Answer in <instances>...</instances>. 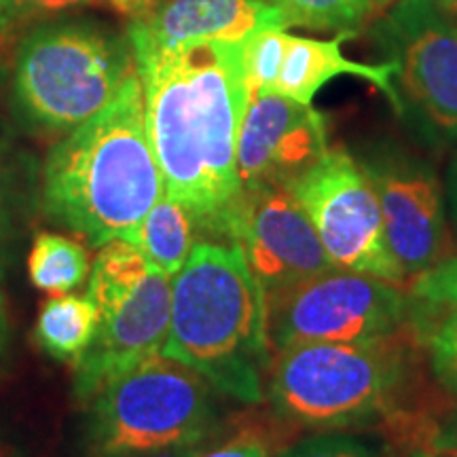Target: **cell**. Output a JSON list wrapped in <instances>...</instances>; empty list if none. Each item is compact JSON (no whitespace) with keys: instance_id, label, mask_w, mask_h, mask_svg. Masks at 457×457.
<instances>
[{"instance_id":"6da1fadb","label":"cell","mask_w":457,"mask_h":457,"mask_svg":"<svg viewBox=\"0 0 457 457\" xmlns=\"http://www.w3.org/2000/svg\"><path fill=\"white\" fill-rule=\"evenodd\" d=\"M245 41L131 47L165 193L214 227L239 193L237 138L250 100Z\"/></svg>"},{"instance_id":"7a4b0ae2","label":"cell","mask_w":457,"mask_h":457,"mask_svg":"<svg viewBox=\"0 0 457 457\" xmlns=\"http://www.w3.org/2000/svg\"><path fill=\"white\" fill-rule=\"evenodd\" d=\"M163 195L134 71L104 111L51 148L43 202L55 220L100 248L114 237L134 242L140 222Z\"/></svg>"},{"instance_id":"3957f363","label":"cell","mask_w":457,"mask_h":457,"mask_svg":"<svg viewBox=\"0 0 457 457\" xmlns=\"http://www.w3.org/2000/svg\"><path fill=\"white\" fill-rule=\"evenodd\" d=\"M163 356L179 360L222 394L256 404L271 369L267 299L242 250L202 242L171 278Z\"/></svg>"},{"instance_id":"277c9868","label":"cell","mask_w":457,"mask_h":457,"mask_svg":"<svg viewBox=\"0 0 457 457\" xmlns=\"http://www.w3.org/2000/svg\"><path fill=\"white\" fill-rule=\"evenodd\" d=\"M407 327L369 343H303L278 352L270 369V400L299 426H362L398 409L413 360Z\"/></svg>"},{"instance_id":"5b68a950","label":"cell","mask_w":457,"mask_h":457,"mask_svg":"<svg viewBox=\"0 0 457 457\" xmlns=\"http://www.w3.org/2000/svg\"><path fill=\"white\" fill-rule=\"evenodd\" d=\"M214 387L179 360L155 353L89 400V457H142L199 445L214 421Z\"/></svg>"},{"instance_id":"8992f818","label":"cell","mask_w":457,"mask_h":457,"mask_svg":"<svg viewBox=\"0 0 457 457\" xmlns=\"http://www.w3.org/2000/svg\"><path fill=\"white\" fill-rule=\"evenodd\" d=\"M134 71V51L112 34L87 24H54L21 45L15 91L34 121L74 129L104 111Z\"/></svg>"},{"instance_id":"52a82bcc","label":"cell","mask_w":457,"mask_h":457,"mask_svg":"<svg viewBox=\"0 0 457 457\" xmlns=\"http://www.w3.org/2000/svg\"><path fill=\"white\" fill-rule=\"evenodd\" d=\"M373 38L396 64L400 117L424 145H455L457 21L436 0H398L373 26Z\"/></svg>"},{"instance_id":"ba28073f","label":"cell","mask_w":457,"mask_h":457,"mask_svg":"<svg viewBox=\"0 0 457 457\" xmlns=\"http://www.w3.org/2000/svg\"><path fill=\"white\" fill-rule=\"evenodd\" d=\"M407 327V295L367 273L333 267L267 301L273 352L303 343H369Z\"/></svg>"},{"instance_id":"9c48e42d","label":"cell","mask_w":457,"mask_h":457,"mask_svg":"<svg viewBox=\"0 0 457 457\" xmlns=\"http://www.w3.org/2000/svg\"><path fill=\"white\" fill-rule=\"evenodd\" d=\"M290 191L310 216L335 267L404 286L407 278L387 245L373 187L345 148H328Z\"/></svg>"},{"instance_id":"30bf717a","label":"cell","mask_w":457,"mask_h":457,"mask_svg":"<svg viewBox=\"0 0 457 457\" xmlns=\"http://www.w3.org/2000/svg\"><path fill=\"white\" fill-rule=\"evenodd\" d=\"M358 163L373 187L387 245L407 282L455 254L443 185L426 159L384 140Z\"/></svg>"},{"instance_id":"8fae6325","label":"cell","mask_w":457,"mask_h":457,"mask_svg":"<svg viewBox=\"0 0 457 457\" xmlns=\"http://www.w3.org/2000/svg\"><path fill=\"white\" fill-rule=\"evenodd\" d=\"M220 227L242 250L267 301L335 267L310 216L286 187L242 188Z\"/></svg>"},{"instance_id":"7c38bea8","label":"cell","mask_w":457,"mask_h":457,"mask_svg":"<svg viewBox=\"0 0 457 457\" xmlns=\"http://www.w3.org/2000/svg\"><path fill=\"white\" fill-rule=\"evenodd\" d=\"M327 151V123L312 104L278 94L250 96L237 138L239 191L293 188Z\"/></svg>"},{"instance_id":"4fadbf2b","label":"cell","mask_w":457,"mask_h":457,"mask_svg":"<svg viewBox=\"0 0 457 457\" xmlns=\"http://www.w3.org/2000/svg\"><path fill=\"white\" fill-rule=\"evenodd\" d=\"M171 316V276L151 270L138 293L100 320L94 339L72 360L74 394L87 404L102 387L162 353Z\"/></svg>"},{"instance_id":"5bb4252c","label":"cell","mask_w":457,"mask_h":457,"mask_svg":"<svg viewBox=\"0 0 457 457\" xmlns=\"http://www.w3.org/2000/svg\"><path fill=\"white\" fill-rule=\"evenodd\" d=\"M288 21L273 0H163L131 20V47H171L193 41H245Z\"/></svg>"},{"instance_id":"9a60e30c","label":"cell","mask_w":457,"mask_h":457,"mask_svg":"<svg viewBox=\"0 0 457 457\" xmlns=\"http://www.w3.org/2000/svg\"><path fill=\"white\" fill-rule=\"evenodd\" d=\"M407 330L434 379L457 396V254L409 279Z\"/></svg>"},{"instance_id":"2e32d148","label":"cell","mask_w":457,"mask_h":457,"mask_svg":"<svg viewBox=\"0 0 457 457\" xmlns=\"http://www.w3.org/2000/svg\"><path fill=\"white\" fill-rule=\"evenodd\" d=\"M353 32H339V37L330 41H318V38L295 37L286 32L282 60H279L278 77L273 81L270 94L284 96L301 104H312L320 89L337 77H360L373 83L377 89L384 91L390 100L394 111H400V100L394 87V74L396 64L392 60L381 64H362L352 62L343 55L341 45L350 41Z\"/></svg>"},{"instance_id":"e0dca14e","label":"cell","mask_w":457,"mask_h":457,"mask_svg":"<svg viewBox=\"0 0 457 457\" xmlns=\"http://www.w3.org/2000/svg\"><path fill=\"white\" fill-rule=\"evenodd\" d=\"M195 216L185 205L165 193L140 222L134 244L153 270L174 278L195 248Z\"/></svg>"},{"instance_id":"ac0fdd59","label":"cell","mask_w":457,"mask_h":457,"mask_svg":"<svg viewBox=\"0 0 457 457\" xmlns=\"http://www.w3.org/2000/svg\"><path fill=\"white\" fill-rule=\"evenodd\" d=\"M151 270V262L129 239L114 237L100 245L87 286V299L98 310L100 320H106L121 310L125 303L138 293Z\"/></svg>"},{"instance_id":"d6986e66","label":"cell","mask_w":457,"mask_h":457,"mask_svg":"<svg viewBox=\"0 0 457 457\" xmlns=\"http://www.w3.org/2000/svg\"><path fill=\"white\" fill-rule=\"evenodd\" d=\"M100 316L87 296L60 295L45 303L37 322V341L49 356L74 360L94 339Z\"/></svg>"},{"instance_id":"ffe728a7","label":"cell","mask_w":457,"mask_h":457,"mask_svg":"<svg viewBox=\"0 0 457 457\" xmlns=\"http://www.w3.org/2000/svg\"><path fill=\"white\" fill-rule=\"evenodd\" d=\"M28 273L38 290L68 295L89 276V256L81 244L55 233H41L28 256Z\"/></svg>"},{"instance_id":"44dd1931","label":"cell","mask_w":457,"mask_h":457,"mask_svg":"<svg viewBox=\"0 0 457 457\" xmlns=\"http://www.w3.org/2000/svg\"><path fill=\"white\" fill-rule=\"evenodd\" d=\"M288 26L353 32L387 0H273Z\"/></svg>"},{"instance_id":"7402d4cb","label":"cell","mask_w":457,"mask_h":457,"mask_svg":"<svg viewBox=\"0 0 457 457\" xmlns=\"http://www.w3.org/2000/svg\"><path fill=\"white\" fill-rule=\"evenodd\" d=\"M421 443L420 449L457 457V396L451 404H441L436 411H407L398 420L396 430Z\"/></svg>"},{"instance_id":"603a6c76","label":"cell","mask_w":457,"mask_h":457,"mask_svg":"<svg viewBox=\"0 0 457 457\" xmlns=\"http://www.w3.org/2000/svg\"><path fill=\"white\" fill-rule=\"evenodd\" d=\"M276 457H375V451L350 434H316L290 445Z\"/></svg>"},{"instance_id":"cb8c5ba5","label":"cell","mask_w":457,"mask_h":457,"mask_svg":"<svg viewBox=\"0 0 457 457\" xmlns=\"http://www.w3.org/2000/svg\"><path fill=\"white\" fill-rule=\"evenodd\" d=\"M197 457H273L270 447L256 434H239L208 451H199Z\"/></svg>"},{"instance_id":"d4e9b609","label":"cell","mask_w":457,"mask_h":457,"mask_svg":"<svg viewBox=\"0 0 457 457\" xmlns=\"http://www.w3.org/2000/svg\"><path fill=\"white\" fill-rule=\"evenodd\" d=\"M96 3V0H20V11H32V13H57L83 4Z\"/></svg>"},{"instance_id":"484cf974","label":"cell","mask_w":457,"mask_h":457,"mask_svg":"<svg viewBox=\"0 0 457 457\" xmlns=\"http://www.w3.org/2000/svg\"><path fill=\"white\" fill-rule=\"evenodd\" d=\"M108 3H111L119 13L128 15L129 20H136V17L145 15L153 7L162 4L163 0H108Z\"/></svg>"},{"instance_id":"4316f807","label":"cell","mask_w":457,"mask_h":457,"mask_svg":"<svg viewBox=\"0 0 457 457\" xmlns=\"http://www.w3.org/2000/svg\"><path fill=\"white\" fill-rule=\"evenodd\" d=\"M445 193H447V208L451 214V222H453L455 233H457V153L449 163L447 187H445Z\"/></svg>"},{"instance_id":"83f0119b","label":"cell","mask_w":457,"mask_h":457,"mask_svg":"<svg viewBox=\"0 0 457 457\" xmlns=\"http://www.w3.org/2000/svg\"><path fill=\"white\" fill-rule=\"evenodd\" d=\"M20 11V0H0V32L9 26V21L13 20Z\"/></svg>"},{"instance_id":"f1b7e54d","label":"cell","mask_w":457,"mask_h":457,"mask_svg":"<svg viewBox=\"0 0 457 457\" xmlns=\"http://www.w3.org/2000/svg\"><path fill=\"white\" fill-rule=\"evenodd\" d=\"M197 453H199L197 445H185V447L163 449V451H157V453H148L142 457H197Z\"/></svg>"},{"instance_id":"f546056e","label":"cell","mask_w":457,"mask_h":457,"mask_svg":"<svg viewBox=\"0 0 457 457\" xmlns=\"http://www.w3.org/2000/svg\"><path fill=\"white\" fill-rule=\"evenodd\" d=\"M4 341H7V316H4L3 296H0V353L4 350Z\"/></svg>"},{"instance_id":"4dcf8cb0","label":"cell","mask_w":457,"mask_h":457,"mask_svg":"<svg viewBox=\"0 0 457 457\" xmlns=\"http://www.w3.org/2000/svg\"><path fill=\"white\" fill-rule=\"evenodd\" d=\"M438 7H441L449 17H453L457 21V0H436Z\"/></svg>"},{"instance_id":"1f68e13d","label":"cell","mask_w":457,"mask_h":457,"mask_svg":"<svg viewBox=\"0 0 457 457\" xmlns=\"http://www.w3.org/2000/svg\"><path fill=\"white\" fill-rule=\"evenodd\" d=\"M404 457H449V455L434 453V451H428V449H415V451H411V453L404 455Z\"/></svg>"},{"instance_id":"d6a6232c","label":"cell","mask_w":457,"mask_h":457,"mask_svg":"<svg viewBox=\"0 0 457 457\" xmlns=\"http://www.w3.org/2000/svg\"><path fill=\"white\" fill-rule=\"evenodd\" d=\"M0 457H15V453L9 447H4L3 443H0Z\"/></svg>"},{"instance_id":"836d02e7","label":"cell","mask_w":457,"mask_h":457,"mask_svg":"<svg viewBox=\"0 0 457 457\" xmlns=\"http://www.w3.org/2000/svg\"><path fill=\"white\" fill-rule=\"evenodd\" d=\"M387 3H392V0H387Z\"/></svg>"}]
</instances>
